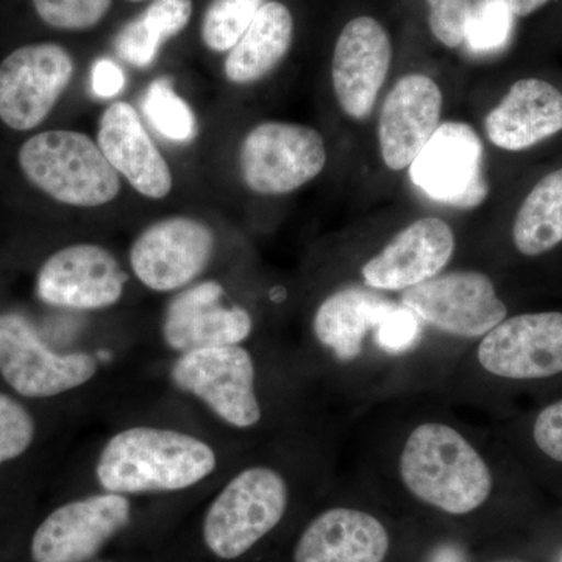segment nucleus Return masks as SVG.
Returning a JSON list of instances; mask_svg holds the SVG:
<instances>
[{"label": "nucleus", "mask_w": 562, "mask_h": 562, "mask_svg": "<svg viewBox=\"0 0 562 562\" xmlns=\"http://www.w3.org/2000/svg\"><path fill=\"white\" fill-rule=\"evenodd\" d=\"M398 473L417 502L449 517L473 516L494 491V475L483 454L442 422H424L409 432Z\"/></svg>", "instance_id": "1"}, {"label": "nucleus", "mask_w": 562, "mask_h": 562, "mask_svg": "<svg viewBox=\"0 0 562 562\" xmlns=\"http://www.w3.org/2000/svg\"><path fill=\"white\" fill-rule=\"evenodd\" d=\"M217 465L213 447L195 436L154 427H133L103 447L95 475L106 492L147 494L188 490Z\"/></svg>", "instance_id": "2"}, {"label": "nucleus", "mask_w": 562, "mask_h": 562, "mask_svg": "<svg viewBox=\"0 0 562 562\" xmlns=\"http://www.w3.org/2000/svg\"><path fill=\"white\" fill-rule=\"evenodd\" d=\"M18 162L29 183L63 205L99 209L121 194L120 173L81 132H41L22 144Z\"/></svg>", "instance_id": "3"}, {"label": "nucleus", "mask_w": 562, "mask_h": 562, "mask_svg": "<svg viewBox=\"0 0 562 562\" xmlns=\"http://www.w3.org/2000/svg\"><path fill=\"white\" fill-rule=\"evenodd\" d=\"M290 505L280 472L254 465L233 476L203 520V541L214 557L238 560L279 527Z\"/></svg>", "instance_id": "4"}, {"label": "nucleus", "mask_w": 562, "mask_h": 562, "mask_svg": "<svg viewBox=\"0 0 562 562\" xmlns=\"http://www.w3.org/2000/svg\"><path fill=\"white\" fill-rule=\"evenodd\" d=\"M327 165L321 133L290 122H262L239 147L246 187L261 195H283L316 179Z\"/></svg>", "instance_id": "5"}, {"label": "nucleus", "mask_w": 562, "mask_h": 562, "mask_svg": "<svg viewBox=\"0 0 562 562\" xmlns=\"http://www.w3.org/2000/svg\"><path fill=\"white\" fill-rule=\"evenodd\" d=\"M98 361L90 353L52 350L27 317L0 314V375L25 398H49L90 382Z\"/></svg>", "instance_id": "6"}, {"label": "nucleus", "mask_w": 562, "mask_h": 562, "mask_svg": "<svg viewBox=\"0 0 562 562\" xmlns=\"http://www.w3.org/2000/svg\"><path fill=\"white\" fill-rule=\"evenodd\" d=\"M76 70L72 55L55 43L11 52L0 63V121L16 132L40 127L49 117Z\"/></svg>", "instance_id": "7"}, {"label": "nucleus", "mask_w": 562, "mask_h": 562, "mask_svg": "<svg viewBox=\"0 0 562 562\" xmlns=\"http://www.w3.org/2000/svg\"><path fill=\"white\" fill-rule=\"evenodd\" d=\"M255 362L241 346L210 347L181 353L172 382L209 405L225 424L251 428L261 420L255 391Z\"/></svg>", "instance_id": "8"}, {"label": "nucleus", "mask_w": 562, "mask_h": 562, "mask_svg": "<svg viewBox=\"0 0 562 562\" xmlns=\"http://www.w3.org/2000/svg\"><path fill=\"white\" fill-rule=\"evenodd\" d=\"M409 179L431 201L482 205L490 194L482 139L465 122H443L409 166Z\"/></svg>", "instance_id": "9"}, {"label": "nucleus", "mask_w": 562, "mask_h": 562, "mask_svg": "<svg viewBox=\"0 0 562 562\" xmlns=\"http://www.w3.org/2000/svg\"><path fill=\"white\" fill-rule=\"evenodd\" d=\"M402 306L458 338H483L508 317L494 283L482 272L442 273L402 292Z\"/></svg>", "instance_id": "10"}, {"label": "nucleus", "mask_w": 562, "mask_h": 562, "mask_svg": "<svg viewBox=\"0 0 562 562\" xmlns=\"http://www.w3.org/2000/svg\"><path fill=\"white\" fill-rule=\"evenodd\" d=\"M214 247L216 235L206 222L166 217L136 236L131 247L132 271L150 291H180L205 271Z\"/></svg>", "instance_id": "11"}, {"label": "nucleus", "mask_w": 562, "mask_h": 562, "mask_svg": "<svg viewBox=\"0 0 562 562\" xmlns=\"http://www.w3.org/2000/svg\"><path fill=\"white\" fill-rule=\"evenodd\" d=\"M127 273L99 244L81 243L52 254L36 276V295L55 308L98 312L121 301Z\"/></svg>", "instance_id": "12"}, {"label": "nucleus", "mask_w": 562, "mask_h": 562, "mask_svg": "<svg viewBox=\"0 0 562 562\" xmlns=\"http://www.w3.org/2000/svg\"><path fill=\"white\" fill-rule=\"evenodd\" d=\"M132 519L125 495L105 492L65 503L33 535V562H87Z\"/></svg>", "instance_id": "13"}, {"label": "nucleus", "mask_w": 562, "mask_h": 562, "mask_svg": "<svg viewBox=\"0 0 562 562\" xmlns=\"http://www.w3.org/2000/svg\"><path fill=\"white\" fill-rule=\"evenodd\" d=\"M484 371L498 379L530 382L562 373V313L506 317L476 349Z\"/></svg>", "instance_id": "14"}, {"label": "nucleus", "mask_w": 562, "mask_h": 562, "mask_svg": "<svg viewBox=\"0 0 562 562\" xmlns=\"http://www.w3.org/2000/svg\"><path fill=\"white\" fill-rule=\"evenodd\" d=\"M391 60L390 35L379 21L361 16L347 22L331 61L333 90L347 116L357 121L371 116Z\"/></svg>", "instance_id": "15"}, {"label": "nucleus", "mask_w": 562, "mask_h": 562, "mask_svg": "<svg viewBox=\"0 0 562 562\" xmlns=\"http://www.w3.org/2000/svg\"><path fill=\"white\" fill-rule=\"evenodd\" d=\"M225 291L214 280L183 288L169 302L161 331L171 349L187 351L239 346L254 330L247 310L224 302Z\"/></svg>", "instance_id": "16"}, {"label": "nucleus", "mask_w": 562, "mask_h": 562, "mask_svg": "<svg viewBox=\"0 0 562 562\" xmlns=\"http://www.w3.org/2000/svg\"><path fill=\"white\" fill-rule=\"evenodd\" d=\"M453 251L450 225L438 217H422L362 266V280L372 290L405 291L439 276Z\"/></svg>", "instance_id": "17"}, {"label": "nucleus", "mask_w": 562, "mask_h": 562, "mask_svg": "<svg viewBox=\"0 0 562 562\" xmlns=\"http://www.w3.org/2000/svg\"><path fill=\"white\" fill-rule=\"evenodd\" d=\"M442 92L422 74H409L395 83L379 121L380 150L392 171L409 168L441 122Z\"/></svg>", "instance_id": "18"}, {"label": "nucleus", "mask_w": 562, "mask_h": 562, "mask_svg": "<svg viewBox=\"0 0 562 562\" xmlns=\"http://www.w3.org/2000/svg\"><path fill=\"white\" fill-rule=\"evenodd\" d=\"M98 146L114 171L144 198L161 201L171 194V168L131 103L113 102L103 111L99 121Z\"/></svg>", "instance_id": "19"}, {"label": "nucleus", "mask_w": 562, "mask_h": 562, "mask_svg": "<svg viewBox=\"0 0 562 562\" xmlns=\"http://www.w3.org/2000/svg\"><path fill=\"white\" fill-rule=\"evenodd\" d=\"M392 536L375 514L335 506L314 517L294 547V562H387Z\"/></svg>", "instance_id": "20"}, {"label": "nucleus", "mask_w": 562, "mask_h": 562, "mask_svg": "<svg viewBox=\"0 0 562 562\" xmlns=\"http://www.w3.org/2000/svg\"><path fill=\"white\" fill-rule=\"evenodd\" d=\"M487 138L503 150L530 149L562 131V92L549 81L524 79L484 121Z\"/></svg>", "instance_id": "21"}, {"label": "nucleus", "mask_w": 562, "mask_h": 562, "mask_svg": "<svg viewBox=\"0 0 562 562\" xmlns=\"http://www.w3.org/2000/svg\"><path fill=\"white\" fill-rule=\"evenodd\" d=\"M294 20L286 5L266 2L249 29L228 52L224 74L235 85H250L271 74L291 49Z\"/></svg>", "instance_id": "22"}, {"label": "nucleus", "mask_w": 562, "mask_h": 562, "mask_svg": "<svg viewBox=\"0 0 562 562\" xmlns=\"http://www.w3.org/2000/svg\"><path fill=\"white\" fill-rule=\"evenodd\" d=\"M390 306L371 292L346 288L321 303L314 316V333L339 360H351L361 353L366 335L379 325Z\"/></svg>", "instance_id": "23"}, {"label": "nucleus", "mask_w": 562, "mask_h": 562, "mask_svg": "<svg viewBox=\"0 0 562 562\" xmlns=\"http://www.w3.org/2000/svg\"><path fill=\"white\" fill-rule=\"evenodd\" d=\"M192 0H151L149 7L121 29L114 50L133 68L147 69L157 60L162 44L190 24Z\"/></svg>", "instance_id": "24"}, {"label": "nucleus", "mask_w": 562, "mask_h": 562, "mask_svg": "<svg viewBox=\"0 0 562 562\" xmlns=\"http://www.w3.org/2000/svg\"><path fill=\"white\" fill-rule=\"evenodd\" d=\"M513 243L525 257H539L562 243V169L543 177L525 198L513 224Z\"/></svg>", "instance_id": "25"}, {"label": "nucleus", "mask_w": 562, "mask_h": 562, "mask_svg": "<svg viewBox=\"0 0 562 562\" xmlns=\"http://www.w3.org/2000/svg\"><path fill=\"white\" fill-rule=\"evenodd\" d=\"M143 111L155 132L172 143L187 144L199 133L190 103L173 90L169 77L151 81L143 99Z\"/></svg>", "instance_id": "26"}, {"label": "nucleus", "mask_w": 562, "mask_h": 562, "mask_svg": "<svg viewBox=\"0 0 562 562\" xmlns=\"http://www.w3.org/2000/svg\"><path fill=\"white\" fill-rule=\"evenodd\" d=\"M514 16L509 0H473L462 44L480 55L505 49L512 40Z\"/></svg>", "instance_id": "27"}, {"label": "nucleus", "mask_w": 562, "mask_h": 562, "mask_svg": "<svg viewBox=\"0 0 562 562\" xmlns=\"http://www.w3.org/2000/svg\"><path fill=\"white\" fill-rule=\"evenodd\" d=\"M266 0H213L203 14L202 40L210 50L231 52Z\"/></svg>", "instance_id": "28"}, {"label": "nucleus", "mask_w": 562, "mask_h": 562, "mask_svg": "<svg viewBox=\"0 0 562 562\" xmlns=\"http://www.w3.org/2000/svg\"><path fill=\"white\" fill-rule=\"evenodd\" d=\"M43 22L58 31L95 27L109 14L113 0H32Z\"/></svg>", "instance_id": "29"}, {"label": "nucleus", "mask_w": 562, "mask_h": 562, "mask_svg": "<svg viewBox=\"0 0 562 562\" xmlns=\"http://www.w3.org/2000/svg\"><path fill=\"white\" fill-rule=\"evenodd\" d=\"M35 435V419L29 409L16 398L0 392V468L27 452Z\"/></svg>", "instance_id": "30"}, {"label": "nucleus", "mask_w": 562, "mask_h": 562, "mask_svg": "<svg viewBox=\"0 0 562 562\" xmlns=\"http://www.w3.org/2000/svg\"><path fill=\"white\" fill-rule=\"evenodd\" d=\"M430 7L432 35L443 46L460 47L464 43V25L473 0H427Z\"/></svg>", "instance_id": "31"}, {"label": "nucleus", "mask_w": 562, "mask_h": 562, "mask_svg": "<svg viewBox=\"0 0 562 562\" xmlns=\"http://www.w3.org/2000/svg\"><path fill=\"white\" fill-rule=\"evenodd\" d=\"M532 439L547 458L562 462V398L538 414L532 425Z\"/></svg>", "instance_id": "32"}, {"label": "nucleus", "mask_w": 562, "mask_h": 562, "mask_svg": "<svg viewBox=\"0 0 562 562\" xmlns=\"http://www.w3.org/2000/svg\"><path fill=\"white\" fill-rule=\"evenodd\" d=\"M125 87L124 70L109 58H101L94 63L91 72V88L98 98L113 99Z\"/></svg>", "instance_id": "33"}, {"label": "nucleus", "mask_w": 562, "mask_h": 562, "mask_svg": "<svg viewBox=\"0 0 562 562\" xmlns=\"http://www.w3.org/2000/svg\"><path fill=\"white\" fill-rule=\"evenodd\" d=\"M547 2H549V0H509L513 13L520 18L528 16V14L542 9Z\"/></svg>", "instance_id": "34"}, {"label": "nucleus", "mask_w": 562, "mask_h": 562, "mask_svg": "<svg viewBox=\"0 0 562 562\" xmlns=\"http://www.w3.org/2000/svg\"><path fill=\"white\" fill-rule=\"evenodd\" d=\"M430 562H462V558L457 550H441L432 557Z\"/></svg>", "instance_id": "35"}, {"label": "nucleus", "mask_w": 562, "mask_h": 562, "mask_svg": "<svg viewBox=\"0 0 562 562\" xmlns=\"http://www.w3.org/2000/svg\"><path fill=\"white\" fill-rule=\"evenodd\" d=\"M557 562H562V550H561V553L558 554Z\"/></svg>", "instance_id": "36"}, {"label": "nucleus", "mask_w": 562, "mask_h": 562, "mask_svg": "<svg viewBox=\"0 0 562 562\" xmlns=\"http://www.w3.org/2000/svg\"><path fill=\"white\" fill-rule=\"evenodd\" d=\"M128 2H144V0H128Z\"/></svg>", "instance_id": "37"}]
</instances>
